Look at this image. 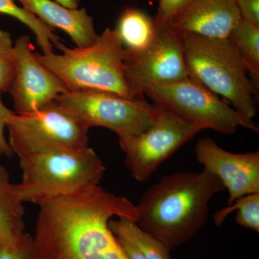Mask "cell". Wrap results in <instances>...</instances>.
<instances>
[{
	"label": "cell",
	"instance_id": "obj_14",
	"mask_svg": "<svg viewBox=\"0 0 259 259\" xmlns=\"http://www.w3.org/2000/svg\"><path fill=\"white\" fill-rule=\"evenodd\" d=\"M51 29L66 32L77 48L88 47L96 41L93 17L85 8H66L54 0H16Z\"/></svg>",
	"mask_w": 259,
	"mask_h": 259
},
{
	"label": "cell",
	"instance_id": "obj_27",
	"mask_svg": "<svg viewBox=\"0 0 259 259\" xmlns=\"http://www.w3.org/2000/svg\"><path fill=\"white\" fill-rule=\"evenodd\" d=\"M8 183H10L9 174L0 161V185H6Z\"/></svg>",
	"mask_w": 259,
	"mask_h": 259
},
{
	"label": "cell",
	"instance_id": "obj_24",
	"mask_svg": "<svg viewBox=\"0 0 259 259\" xmlns=\"http://www.w3.org/2000/svg\"><path fill=\"white\" fill-rule=\"evenodd\" d=\"M2 94L3 93L0 91V154L10 157L13 156V153L9 143L5 137V130L7 127V122L15 112L12 111L5 106L2 99Z\"/></svg>",
	"mask_w": 259,
	"mask_h": 259
},
{
	"label": "cell",
	"instance_id": "obj_22",
	"mask_svg": "<svg viewBox=\"0 0 259 259\" xmlns=\"http://www.w3.org/2000/svg\"><path fill=\"white\" fill-rule=\"evenodd\" d=\"M0 259H38L33 236L25 232L16 244L0 246Z\"/></svg>",
	"mask_w": 259,
	"mask_h": 259
},
{
	"label": "cell",
	"instance_id": "obj_17",
	"mask_svg": "<svg viewBox=\"0 0 259 259\" xmlns=\"http://www.w3.org/2000/svg\"><path fill=\"white\" fill-rule=\"evenodd\" d=\"M227 38L234 47L250 81L258 92L259 26L241 18Z\"/></svg>",
	"mask_w": 259,
	"mask_h": 259
},
{
	"label": "cell",
	"instance_id": "obj_4",
	"mask_svg": "<svg viewBox=\"0 0 259 259\" xmlns=\"http://www.w3.org/2000/svg\"><path fill=\"white\" fill-rule=\"evenodd\" d=\"M61 54L35 52V57L64 82L68 91L109 92L128 98L138 96L124 74L126 51L115 28H105L96 41L69 49L61 42Z\"/></svg>",
	"mask_w": 259,
	"mask_h": 259
},
{
	"label": "cell",
	"instance_id": "obj_25",
	"mask_svg": "<svg viewBox=\"0 0 259 259\" xmlns=\"http://www.w3.org/2000/svg\"><path fill=\"white\" fill-rule=\"evenodd\" d=\"M241 18L259 26V0H236Z\"/></svg>",
	"mask_w": 259,
	"mask_h": 259
},
{
	"label": "cell",
	"instance_id": "obj_19",
	"mask_svg": "<svg viewBox=\"0 0 259 259\" xmlns=\"http://www.w3.org/2000/svg\"><path fill=\"white\" fill-rule=\"evenodd\" d=\"M236 210V223L247 229L259 232V193L246 194L237 199L231 205L214 214L216 226H220L227 216Z\"/></svg>",
	"mask_w": 259,
	"mask_h": 259
},
{
	"label": "cell",
	"instance_id": "obj_20",
	"mask_svg": "<svg viewBox=\"0 0 259 259\" xmlns=\"http://www.w3.org/2000/svg\"><path fill=\"white\" fill-rule=\"evenodd\" d=\"M0 13L9 15L21 22L32 30L37 40L47 38L50 28L35 15L17 4L16 0H0Z\"/></svg>",
	"mask_w": 259,
	"mask_h": 259
},
{
	"label": "cell",
	"instance_id": "obj_13",
	"mask_svg": "<svg viewBox=\"0 0 259 259\" xmlns=\"http://www.w3.org/2000/svg\"><path fill=\"white\" fill-rule=\"evenodd\" d=\"M241 18L236 0H191L169 25L180 32L227 38Z\"/></svg>",
	"mask_w": 259,
	"mask_h": 259
},
{
	"label": "cell",
	"instance_id": "obj_9",
	"mask_svg": "<svg viewBox=\"0 0 259 259\" xmlns=\"http://www.w3.org/2000/svg\"><path fill=\"white\" fill-rule=\"evenodd\" d=\"M124 74L138 96H144V90L150 87L171 84L190 77L181 32L170 25H158L156 36L147 49L134 55L126 53Z\"/></svg>",
	"mask_w": 259,
	"mask_h": 259
},
{
	"label": "cell",
	"instance_id": "obj_2",
	"mask_svg": "<svg viewBox=\"0 0 259 259\" xmlns=\"http://www.w3.org/2000/svg\"><path fill=\"white\" fill-rule=\"evenodd\" d=\"M224 190L221 181L205 169L167 175L141 197L136 205V223L175 249L200 231L208 217L211 199Z\"/></svg>",
	"mask_w": 259,
	"mask_h": 259
},
{
	"label": "cell",
	"instance_id": "obj_23",
	"mask_svg": "<svg viewBox=\"0 0 259 259\" xmlns=\"http://www.w3.org/2000/svg\"><path fill=\"white\" fill-rule=\"evenodd\" d=\"M191 0H158L157 13L153 18L158 25H169Z\"/></svg>",
	"mask_w": 259,
	"mask_h": 259
},
{
	"label": "cell",
	"instance_id": "obj_6",
	"mask_svg": "<svg viewBox=\"0 0 259 259\" xmlns=\"http://www.w3.org/2000/svg\"><path fill=\"white\" fill-rule=\"evenodd\" d=\"M87 127H105L120 138L136 136L149 128L158 107L144 97L128 98L109 92L84 90L61 94L54 100Z\"/></svg>",
	"mask_w": 259,
	"mask_h": 259
},
{
	"label": "cell",
	"instance_id": "obj_18",
	"mask_svg": "<svg viewBox=\"0 0 259 259\" xmlns=\"http://www.w3.org/2000/svg\"><path fill=\"white\" fill-rule=\"evenodd\" d=\"M112 233L131 242L146 259H172L171 250L161 241L140 228L136 221L114 218L109 222Z\"/></svg>",
	"mask_w": 259,
	"mask_h": 259
},
{
	"label": "cell",
	"instance_id": "obj_7",
	"mask_svg": "<svg viewBox=\"0 0 259 259\" xmlns=\"http://www.w3.org/2000/svg\"><path fill=\"white\" fill-rule=\"evenodd\" d=\"M144 95L156 106L205 129L225 135L234 134L238 127L259 132L254 121L242 115L190 76L171 84L150 87Z\"/></svg>",
	"mask_w": 259,
	"mask_h": 259
},
{
	"label": "cell",
	"instance_id": "obj_12",
	"mask_svg": "<svg viewBox=\"0 0 259 259\" xmlns=\"http://www.w3.org/2000/svg\"><path fill=\"white\" fill-rule=\"evenodd\" d=\"M197 161L218 177L228 190V205L246 194L259 193V151L235 153L220 147L210 138L195 146Z\"/></svg>",
	"mask_w": 259,
	"mask_h": 259
},
{
	"label": "cell",
	"instance_id": "obj_8",
	"mask_svg": "<svg viewBox=\"0 0 259 259\" xmlns=\"http://www.w3.org/2000/svg\"><path fill=\"white\" fill-rule=\"evenodd\" d=\"M158 107L157 116L149 128L142 134L119 139L125 165L131 176L139 182L149 180L163 162L205 129Z\"/></svg>",
	"mask_w": 259,
	"mask_h": 259
},
{
	"label": "cell",
	"instance_id": "obj_16",
	"mask_svg": "<svg viewBox=\"0 0 259 259\" xmlns=\"http://www.w3.org/2000/svg\"><path fill=\"white\" fill-rule=\"evenodd\" d=\"M23 203L14 184L0 185V246L16 244L25 233Z\"/></svg>",
	"mask_w": 259,
	"mask_h": 259
},
{
	"label": "cell",
	"instance_id": "obj_28",
	"mask_svg": "<svg viewBox=\"0 0 259 259\" xmlns=\"http://www.w3.org/2000/svg\"><path fill=\"white\" fill-rule=\"evenodd\" d=\"M54 1L69 8H78L80 3V0H54Z\"/></svg>",
	"mask_w": 259,
	"mask_h": 259
},
{
	"label": "cell",
	"instance_id": "obj_5",
	"mask_svg": "<svg viewBox=\"0 0 259 259\" xmlns=\"http://www.w3.org/2000/svg\"><path fill=\"white\" fill-rule=\"evenodd\" d=\"M181 37L190 77L226 98L237 112L253 120L258 92L230 40L189 32H181Z\"/></svg>",
	"mask_w": 259,
	"mask_h": 259
},
{
	"label": "cell",
	"instance_id": "obj_10",
	"mask_svg": "<svg viewBox=\"0 0 259 259\" xmlns=\"http://www.w3.org/2000/svg\"><path fill=\"white\" fill-rule=\"evenodd\" d=\"M15 74L8 93L15 113H30L68 91L64 82L35 57L30 37L23 35L14 44Z\"/></svg>",
	"mask_w": 259,
	"mask_h": 259
},
{
	"label": "cell",
	"instance_id": "obj_11",
	"mask_svg": "<svg viewBox=\"0 0 259 259\" xmlns=\"http://www.w3.org/2000/svg\"><path fill=\"white\" fill-rule=\"evenodd\" d=\"M6 127L58 147L82 148L88 146L90 128L54 101L30 113L14 112L7 122Z\"/></svg>",
	"mask_w": 259,
	"mask_h": 259
},
{
	"label": "cell",
	"instance_id": "obj_15",
	"mask_svg": "<svg viewBox=\"0 0 259 259\" xmlns=\"http://www.w3.org/2000/svg\"><path fill=\"white\" fill-rule=\"evenodd\" d=\"M115 28L128 55L139 54L147 49L158 31L153 18L143 10L131 7L122 12Z\"/></svg>",
	"mask_w": 259,
	"mask_h": 259
},
{
	"label": "cell",
	"instance_id": "obj_1",
	"mask_svg": "<svg viewBox=\"0 0 259 259\" xmlns=\"http://www.w3.org/2000/svg\"><path fill=\"white\" fill-rule=\"evenodd\" d=\"M34 243L38 259H128L109 222L137 221L136 206L100 185L39 204Z\"/></svg>",
	"mask_w": 259,
	"mask_h": 259
},
{
	"label": "cell",
	"instance_id": "obj_21",
	"mask_svg": "<svg viewBox=\"0 0 259 259\" xmlns=\"http://www.w3.org/2000/svg\"><path fill=\"white\" fill-rule=\"evenodd\" d=\"M15 74L14 44L9 32L0 29V91L8 93Z\"/></svg>",
	"mask_w": 259,
	"mask_h": 259
},
{
	"label": "cell",
	"instance_id": "obj_3",
	"mask_svg": "<svg viewBox=\"0 0 259 259\" xmlns=\"http://www.w3.org/2000/svg\"><path fill=\"white\" fill-rule=\"evenodd\" d=\"M8 129V143L23 172L21 182L14 185L23 203L39 205L100 184L105 166L93 148L58 147Z\"/></svg>",
	"mask_w": 259,
	"mask_h": 259
},
{
	"label": "cell",
	"instance_id": "obj_26",
	"mask_svg": "<svg viewBox=\"0 0 259 259\" xmlns=\"http://www.w3.org/2000/svg\"><path fill=\"white\" fill-rule=\"evenodd\" d=\"M117 238L128 259H146L131 242L123 239V238H118V237Z\"/></svg>",
	"mask_w": 259,
	"mask_h": 259
}]
</instances>
